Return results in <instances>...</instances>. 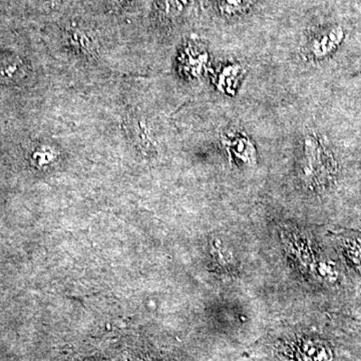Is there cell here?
<instances>
[{"mask_svg": "<svg viewBox=\"0 0 361 361\" xmlns=\"http://www.w3.org/2000/svg\"><path fill=\"white\" fill-rule=\"evenodd\" d=\"M342 36H343V32L339 27L318 34L312 39L308 44L309 55L315 58L325 57L327 53H332L336 48Z\"/></svg>", "mask_w": 361, "mask_h": 361, "instance_id": "obj_1", "label": "cell"}, {"mask_svg": "<svg viewBox=\"0 0 361 361\" xmlns=\"http://www.w3.org/2000/svg\"><path fill=\"white\" fill-rule=\"evenodd\" d=\"M252 0H219V9L226 15H235L243 13L251 6Z\"/></svg>", "mask_w": 361, "mask_h": 361, "instance_id": "obj_3", "label": "cell"}, {"mask_svg": "<svg viewBox=\"0 0 361 361\" xmlns=\"http://www.w3.org/2000/svg\"><path fill=\"white\" fill-rule=\"evenodd\" d=\"M69 41L74 48H79L81 53L87 55H95V44L90 37L86 36L81 30H72L69 34Z\"/></svg>", "mask_w": 361, "mask_h": 361, "instance_id": "obj_2", "label": "cell"}]
</instances>
